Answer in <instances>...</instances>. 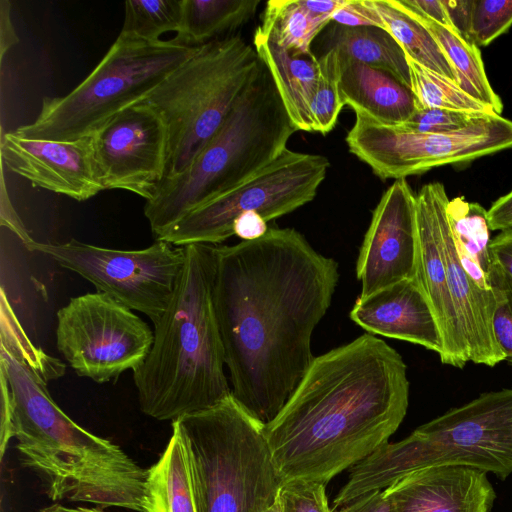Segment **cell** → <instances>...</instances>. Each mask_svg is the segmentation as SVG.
I'll list each match as a JSON object with an SVG mask.
<instances>
[{"label": "cell", "mask_w": 512, "mask_h": 512, "mask_svg": "<svg viewBox=\"0 0 512 512\" xmlns=\"http://www.w3.org/2000/svg\"><path fill=\"white\" fill-rule=\"evenodd\" d=\"M338 280L337 262L293 228L217 245L213 301L231 393L262 424L310 368L312 334Z\"/></svg>", "instance_id": "cell-1"}, {"label": "cell", "mask_w": 512, "mask_h": 512, "mask_svg": "<svg viewBox=\"0 0 512 512\" xmlns=\"http://www.w3.org/2000/svg\"><path fill=\"white\" fill-rule=\"evenodd\" d=\"M408 403L406 364L372 334L315 357L283 409L264 425L283 481L326 485L388 442Z\"/></svg>", "instance_id": "cell-2"}, {"label": "cell", "mask_w": 512, "mask_h": 512, "mask_svg": "<svg viewBox=\"0 0 512 512\" xmlns=\"http://www.w3.org/2000/svg\"><path fill=\"white\" fill-rule=\"evenodd\" d=\"M60 376L57 359L1 339L0 377L9 389L12 437L23 465L40 475L53 501L145 512L147 469L59 408L46 384Z\"/></svg>", "instance_id": "cell-3"}, {"label": "cell", "mask_w": 512, "mask_h": 512, "mask_svg": "<svg viewBox=\"0 0 512 512\" xmlns=\"http://www.w3.org/2000/svg\"><path fill=\"white\" fill-rule=\"evenodd\" d=\"M184 248L172 300L133 371L141 411L161 421L208 409L231 394L213 301L217 245Z\"/></svg>", "instance_id": "cell-4"}, {"label": "cell", "mask_w": 512, "mask_h": 512, "mask_svg": "<svg viewBox=\"0 0 512 512\" xmlns=\"http://www.w3.org/2000/svg\"><path fill=\"white\" fill-rule=\"evenodd\" d=\"M296 131L262 62L257 77L191 166L164 179L146 201L144 214L154 235L262 171L287 149Z\"/></svg>", "instance_id": "cell-5"}, {"label": "cell", "mask_w": 512, "mask_h": 512, "mask_svg": "<svg viewBox=\"0 0 512 512\" xmlns=\"http://www.w3.org/2000/svg\"><path fill=\"white\" fill-rule=\"evenodd\" d=\"M438 465H464L496 475L512 474V388L486 392L417 427L401 441L386 442L351 468L333 510L406 474Z\"/></svg>", "instance_id": "cell-6"}, {"label": "cell", "mask_w": 512, "mask_h": 512, "mask_svg": "<svg viewBox=\"0 0 512 512\" xmlns=\"http://www.w3.org/2000/svg\"><path fill=\"white\" fill-rule=\"evenodd\" d=\"M182 440L197 512H265L284 483L265 435L232 393L172 421Z\"/></svg>", "instance_id": "cell-7"}, {"label": "cell", "mask_w": 512, "mask_h": 512, "mask_svg": "<svg viewBox=\"0 0 512 512\" xmlns=\"http://www.w3.org/2000/svg\"><path fill=\"white\" fill-rule=\"evenodd\" d=\"M261 65L255 48L240 36L216 39L199 46L141 101L153 107L166 124L165 179L191 166Z\"/></svg>", "instance_id": "cell-8"}, {"label": "cell", "mask_w": 512, "mask_h": 512, "mask_svg": "<svg viewBox=\"0 0 512 512\" xmlns=\"http://www.w3.org/2000/svg\"><path fill=\"white\" fill-rule=\"evenodd\" d=\"M198 48L172 40L150 43L119 34L77 87L65 96L45 97L35 121L13 132L52 141L91 136L115 115L145 99Z\"/></svg>", "instance_id": "cell-9"}, {"label": "cell", "mask_w": 512, "mask_h": 512, "mask_svg": "<svg viewBox=\"0 0 512 512\" xmlns=\"http://www.w3.org/2000/svg\"><path fill=\"white\" fill-rule=\"evenodd\" d=\"M329 166L325 156L287 148L262 171L190 211L156 239L175 246L222 243L234 236L233 223L244 212L255 211L268 222L312 201Z\"/></svg>", "instance_id": "cell-10"}, {"label": "cell", "mask_w": 512, "mask_h": 512, "mask_svg": "<svg viewBox=\"0 0 512 512\" xmlns=\"http://www.w3.org/2000/svg\"><path fill=\"white\" fill-rule=\"evenodd\" d=\"M346 136L349 151L379 178L406 179L447 164H463L512 148V120L484 114L450 133H417L363 113Z\"/></svg>", "instance_id": "cell-11"}, {"label": "cell", "mask_w": 512, "mask_h": 512, "mask_svg": "<svg viewBox=\"0 0 512 512\" xmlns=\"http://www.w3.org/2000/svg\"><path fill=\"white\" fill-rule=\"evenodd\" d=\"M47 255L131 310L156 323L169 306L185 262L184 246L157 240L147 248L119 250L71 239L25 244Z\"/></svg>", "instance_id": "cell-12"}, {"label": "cell", "mask_w": 512, "mask_h": 512, "mask_svg": "<svg viewBox=\"0 0 512 512\" xmlns=\"http://www.w3.org/2000/svg\"><path fill=\"white\" fill-rule=\"evenodd\" d=\"M154 331L131 309L101 292L73 297L57 311L56 345L71 368L96 383L134 371Z\"/></svg>", "instance_id": "cell-13"}, {"label": "cell", "mask_w": 512, "mask_h": 512, "mask_svg": "<svg viewBox=\"0 0 512 512\" xmlns=\"http://www.w3.org/2000/svg\"><path fill=\"white\" fill-rule=\"evenodd\" d=\"M92 137L104 189H122L151 200L166 176L168 133L160 114L139 102Z\"/></svg>", "instance_id": "cell-14"}, {"label": "cell", "mask_w": 512, "mask_h": 512, "mask_svg": "<svg viewBox=\"0 0 512 512\" xmlns=\"http://www.w3.org/2000/svg\"><path fill=\"white\" fill-rule=\"evenodd\" d=\"M417 249L416 194L406 179L395 180L374 209L360 247L359 297L415 278Z\"/></svg>", "instance_id": "cell-15"}, {"label": "cell", "mask_w": 512, "mask_h": 512, "mask_svg": "<svg viewBox=\"0 0 512 512\" xmlns=\"http://www.w3.org/2000/svg\"><path fill=\"white\" fill-rule=\"evenodd\" d=\"M1 159L32 186L88 200L105 190L96 164L93 137L74 141L29 139L13 131L1 136Z\"/></svg>", "instance_id": "cell-16"}, {"label": "cell", "mask_w": 512, "mask_h": 512, "mask_svg": "<svg viewBox=\"0 0 512 512\" xmlns=\"http://www.w3.org/2000/svg\"><path fill=\"white\" fill-rule=\"evenodd\" d=\"M449 198L442 183L424 185L416 194L417 262L415 278L437 319L443 341L442 364L462 369L464 357L454 305L445 276L442 222Z\"/></svg>", "instance_id": "cell-17"}, {"label": "cell", "mask_w": 512, "mask_h": 512, "mask_svg": "<svg viewBox=\"0 0 512 512\" xmlns=\"http://www.w3.org/2000/svg\"><path fill=\"white\" fill-rule=\"evenodd\" d=\"M384 493L391 512H490L496 499L487 472L464 465L410 472Z\"/></svg>", "instance_id": "cell-18"}, {"label": "cell", "mask_w": 512, "mask_h": 512, "mask_svg": "<svg viewBox=\"0 0 512 512\" xmlns=\"http://www.w3.org/2000/svg\"><path fill=\"white\" fill-rule=\"evenodd\" d=\"M350 318L369 334L411 342L442 354L437 319L416 278L358 297Z\"/></svg>", "instance_id": "cell-19"}, {"label": "cell", "mask_w": 512, "mask_h": 512, "mask_svg": "<svg viewBox=\"0 0 512 512\" xmlns=\"http://www.w3.org/2000/svg\"><path fill=\"white\" fill-rule=\"evenodd\" d=\"M338 56L344 105L386 125L399 126L409 120L417 108L410 87L383 70Z\"/></svg>", "instance_id": "cell-20"}, {"label": "cell", "mask_w": 512, "mask_h": 512, "mask_svg": "<svg viewBox=\"0 0 512 512\" xmlns=\"http://www.w3.org/2000/svg\"><path fill=\"white\" fill-rule=\"evenodd\" d=\"M254 48L267 66L287 113L297 130L311 132V104L319 80V61L313 52L294 54L254 34Z\"/></svg>", "instance_id": "cell-21"}, {"label": "cell", "mask_w": 512, "mask_h": 512, "mask_svg": "<svg viewBox=\"0 0 512 512\" xmlns=\"http://www.w3.org/2000/svg\"><path fill=\"white\" fill-rule=\"evenodd\" d=\"M321 38V53L336 50L339 55L383 70L410 87L407 57L396 40L374 26L347 27L329 23Z\"/></svg>", "instance_id": "cell-22"}, {"label": "cell", "mask_w": 512, "mask_h": 512, "mask_svg": "<svg viewBox=\"0 0 512 512\" xmlns=\"http://www.w3.org/2000/svg\"><path fill=\"white\" fill-rule=\"evenodd\" d=\"M172 432L158 461L147 469L145 512H197L183 443Z\"/></svg>", "instance_id": "cell-23"}, {"label": "cell", "mask_w": 512, "mask_h": 512, "mask_svg": "<svg viewBox=\"0 0 512 512\" xmlns=\"http://www.w3.org/2000/svg\"><path fill=\"white\" fill-rule=\"evenodd\" d=\"M405 10L419 20L433 35L450 62L456 84L468 95L501 115L503 103L488 80L479 47L456 30Z\"/></svg>", "instance_id": "cell-24"}, {"label": "cell", "mask_w": 512, "mask_h": 512, "mask_svg": "<svg viewBox=\"0 0 512 512\" xmlns=\"http://www.w3.org/2000/svg\"><path fill=\"white\" fill-rule=\"evenodd\" d=\"M447 217L465 270L482 288L493 290L490 285L491 230L487 210L476 202L456 197L447 204Z\"/></svg>", "instance_id": "cell-25"}, {"label": "cell", "mask_w": 512, "mask_h": 512, "mask_svg": "<svg viewBox=\"0 0 512 512\" xmlns=\"http://www.w3.org/2000/svg\"><path fill=\"white\" fill-rule=\"evenodd\" d=\"M261 0H182V18L171 40L201 46L248 22Z\"/></svg>", "instance_id": "cell-26"}, {"label": "cell", "mask_w": 512, "mask_h": 512, "mask_svg": "<svg viewBox=\"0 0 512 512\" xmlns=\"http://www.w3.org/2000/svg\"><path fill=\"white\" fill-rule=\"evenodd\" d=\"M386 30L400 45L407 58L455 81L446 55L430 31L396 0H369Z\"/></svg>", "instance_id": "cell-27"}, {"label": "cell", "mask_w": 512, "mask_h": 512, "mask_svg": "<svg viewBox=\"0 0 512 512\" xmlns=\"http://www.w3.org/2000/svg\"><path fill=\"white\" fill-rule=\"evenodd\" d=\"M326 26L312 18L299 0H270L255 34L291 53L306 54L312 52V42Z\"/></svg>", "instance_id": "cell-28"}, {"label": "cell", "mask_w": 512, "mask_h": 512, "mask_svg": "<svg viewBox=\"0 0 512 512\" xmlns=\"http://www.w3.org/2000/svg\"><path fill=\"white\" fill-rule=\"evenodd\" d=\"M407 62L410 88L416 100V109L439 108L472 114H496L490 107L464 92L455 81L409 58Z\"/></svg>", "instance_id": "cell-29"}, {"label": "cell", "mask_w": 512, "mask_h": 512, "mask_svg": "<svg viewBox=\"0 0 512 512\" xmlns=\"http://www.w3.org/2000/svg\"><path fill=\"white\" fill-rule=\"evenodd\" d=\"M182 18V0H129L120 34L157 43L166 32H178Z\"/></svg>", "instance_id": "cell-30"}, {"label": "cell", "mask_w": 512, "mask_h": 512, "mask_svg": "<svg viewBox=\"0 0 512 512\" xmlns=\"http://www.w3.org/2000/svg\"><path fill=\"white\" fill-rule=\"evenodd\" d=\"M319 80L311 104L313 131L326 134L336 125L344 106L340 92V63L336 50L318 57Z\"/></svg>", "instance_id": "cell-31"}, {"label": "cell", "mask_w": 512, "mask_h": 512, "mask_svg": "<svg viewBox=\"0 0 512 512\" xmlns=\"http://www.w3.org/2000/svg\"><path fill=\"white\" fill-rule=\"evenodd\" d=\"M512 25V0H470L468 40L489 45Z\"/></svg>", "instance_id": "cell-32"}, {"label": "cell", "mask_w": 512, "mask_h": 512, "mask_svg": "<svg viewBox=\"0 0 512 512\" xmlns=\"http://www.w3.org/2000/svg\"><path fill=\"white\" fill-rule=\"evenodd\" d=\"M490 285L496 299L492 323L494 336L504 360L512 365V278L492 263Z\"/></svg>", "instance_id": "cell-33"}, {"label": "cell", "mask_w": 512, "mask_h": 512, "mask_svg": "<svg viewBox=\"0 0 512 512\" xmlns=\"http://www.w3.org/2000/svg\"><path fill=\"white\" fill-rule=\"evenodd\" d=\"M325 487L324 483L317 481L284 482L278 495L282 512H332Z\"/></svg>", "instance_id": "cell-34"}, {"label": "cell", "mask_w": 512, "mask_h": 512, "mask_svg": "<svg viewBox=\"0 0 512 512\" xmlns=\"http://www.w3.org/2000/svg\"><path fill=\"white\" fill-rule=\"evenodd\" d=\"M484 114H472L439 108L416 109L404 124L399 125L417 133H450L462 130Z\"/></svg>", "instance_id": "cell-35"}, {"label": "cell", "mask_w": 512, "mask_h": 512, "mask_svg": "<svg viewBox=\"0 0 512 512\" xmlns=\"http://www.w3.org/2000/svg\"><path fill=\"white\" fill-rule=\"evenodd\" d=\"M331 22L347 27L374 26L384 29L369 0H345L333 13Z\"/></svg>", "instance_id": "cell-36"}, {"label": "cell", "mask_w": 512, "mask_h": 512, "mask_svg": "<svg viewBox=\"0 0 512 512\" xmlns=\"http://www.w3.org/2000/svg\"><path fill=\"white\" fill-rule=\"evenodd\" d=\"M403 8L453 28L443 0H396ZM455 30V29H454Z\"/></svg>", "instance_id": "cell-37"}, {"label": "cell", "mask_w": 512, "mask_h": 512, "mask_svg": "<svg viewBox=\"0 0 512 512\" xmlns=\"http://www.w3.org/2000/svg\"><path fill=\"white\" fill-rule=\"evenodd\" d=\"M268 230L267 221L255 211L240 214L233 223V234L242 241L261 238Z\"/></svg>", "instance_id": "cell-38"}, {"label": "cell", "mask_w": 512, "mask_h": 512, "mask_svg": "<svg viewBox=\"0 0 512 512\" xmlns=\"http://www.w3.org/2000/svg\"><path fill=\"white\" fill-rule=\"evenodd\" d=\"M489 251L492 263L512 278V229L501 231L491 239Z\"/></svg>", "instance_id": "cell-39"}, {"label": "cell", "mask_w": 512, "mask_h": 512, "mask_svg": "<svg viewBox=\"0 0 512 512\" xmlns=\"http://www.w3.org/2000/svg\"><path fill=\"white\" fill-rule=\"evenodd\" d=\"M332 512H391L384 490H373Z\"/></svg>", "instance_id": "cell-40"}, {"label": "cell", "mask_w": 512, "mask_h": 512, "mask_svg": "<svg viewBox=\"0 0 512 512\" xmlns=\"http://www.w3.org/2000/svg\"><path fill=\"white\" fill-rule=\"evenodd\" d=\"M491 231L512 229V191L497 199L487 210Z\"/></svg>", "instance_id": "cell-41"}, {"label": "cell", "mask_w": 512, "mask_h": 512, "mask_svg": "<svg viewBox=\"0 0 512 512\" xmlns=\"http://www.w3.org/2000/svg\"><path fill=\"white\" fill-rule=\"evenodd\" d=\"M11 4L7 0L0 1V58L1 63L5 54L12 48L19 39L11 20Z\"/></svg>", "instance_id": "cell-42"}, {"label": "cell", "mask_w": 512, "mask_h": 512, "mask_svg": "<svg viewBox=\"0 0 512 512\" xmlns=\"http://www.w3.org/2000/svg\"><path fill=\"white\" fill-rule=\"evenodd\" d=\"M1 378V427H0V456L4 457L6 446L12 437V408L10 393L4 378Z\"/></svg>", "instance_id": "cell-43"}, {"label": "cell", "mask_w": 512, "mask_h": 512, "mask_svg": "<svg viewBox=\"0 0 512 512\" xmlns=\"http://www.w3.org/2000/svg\"><path fill=\"white\" fill-rule=\"evenodd\" d=\"M4 179L2 177V194H1V223L6 225L14 233H16L23 241L24 245L31 242L33 239L28 235L25 227L21 223L19 217L14 211L8 195L5 191Z\"/></svg>", "instance_id": "cell-44"}, {"label": "cell", "mask_w": 512, "mask_h": 512, "mask_svg": "<svg viewBox=\"0 0 512 512\" xmlns=\"http://www.w3.org/2000/svg\"><path fill=\"white\" fill-rule=\"evenodd\" d=\"M345 0H299L305 11L315 20L328 25L333 13L343 5Z\"/></svg>", "instance_id": "cell-45"}, {"label": "cell", "mask_w": 512, "mask_h": 512, "mask_svg": "<svg viewBox=\"0 0 512 512\" xmlns=\"http://www.w3.org/2000/svg\"><path fill=\"white\" fill-rule=\"evenodd\" d=\"M444 6L448 12L453 28L468 40V20L470 0L467 1H448L443 0Z\"/></svg>", "instance_id": "cell-46"}, {"label": "cell", "mask_w": 512, "mask_h": 512, "mask_svg": "<svg viewBox=\"0 0 512 512\" xmlns=\"http://www.w3.org/2000/svg\"><path fill=\"white\" fill-rule=\"evenodd\" d=\"M39 512H103L102 508L68 507L61 504H53L41 509Z\"/></svg>", "instance_id": "cell-47"}, {"label": "cell", "mask_w": 512, "mask_h": 512, "mask_svg": "<svg viewBox=\"0 0 512 512\" xmlns=\"http://www.w3.org/2000/svg\"><path fill=\"white\" fill-rule=\"evenodd\" d=\"M265 512H282L279 499L277 498L276 502L271 507H269Z\"/></svg>", "instance_id": "cell-48"}]
</instances>
